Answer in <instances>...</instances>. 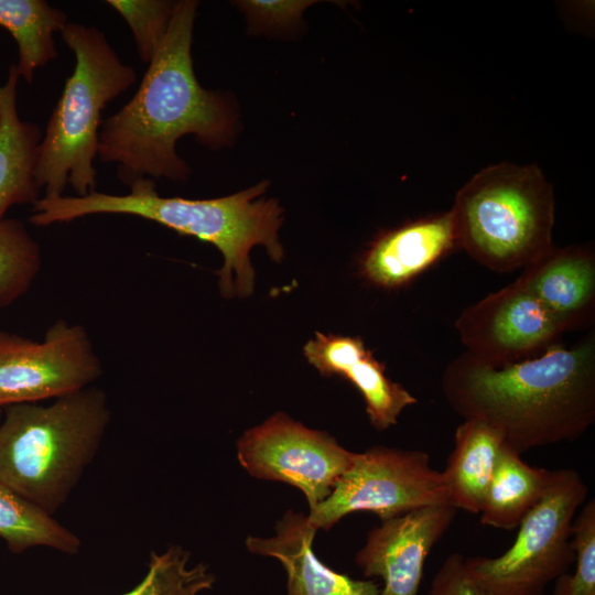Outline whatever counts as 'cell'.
Masks as SVG:
<instances>
[{"mask_svg": "<svg viewBox=\"0 0 595 595\" xmlns=\"http://www.w3.org/2000/svg\"><path fill=\"white\" fill-rule=\"evenodd\" d=\"M575 570L554 582L553 595H595V500L587 501L574 517L571 529Z\"/></svg>", "mask_w": 595, "mask_h": 595, "instance_id": "obj_25", "label": "cell"}, {"mask_svg": "<svg viewBox=\"0 0 595 595\" xmlns=\"http://www.w3.org/2000/svg\"><path fill=\"white\" fill-rule=\"evenodd\" d=\"M565 332L589 326L595 314V256L588 245H555L516 280Z\"/></svg>", "mask_w": 595, "mask_h": 595, "instance_id": "obj_15", "label": "cell"}, {"mask_svg": "<svg viewBox=\"0 0 595 595\" xmlns=\"http://www.w3.org/2000/svg\"><path fill=\"white\" fill-rule=\"evenodd\" d=\"M461 553L450 554L434 575L429 595H476Z\"/></svg>", "mask_w": 595, "mask_h": 595, "instance_id": "obj_27", "label": "cell"}, {"mask_svg": "<svg viewBox=\"0 0 595 595\" xmlns=\"http://www.w3.org/2000/svg\"><path fill=\"white\" fill-rule=\"evenodd\" d=\"M109 422L106 394L93 387L48 405L6 407L0 423V482L52 516L93 461Z\"/></svg>", "mask_w": 595, "mask_h": 595, "instance_id": "obj_4", "label": "cell"}, {"mask_svg": "<svg viewBox=\"0 0 595 595\" xmlns=\"http://www.w3.org/2000/svg\"><path fill=\"white\" fill-rule=\"evenodd\" d=\"M457 248L490 271L523 269L553 246L555 198L536 164H491L456 193L450 209Z\"/></svg>", "mask_w": 595, "mask_h": 595, "instance_id": "obj_6", "label": "cell"}, {"mask_svg": "<svg viewBox=\"0 0 595 595\" xmlns=\"http://www.w3.org/2000/svg\"><path fill=\"white\" fill-rule=\"evenodd\" d=\"M586 496L576 470H551L543 497L518 526L511 547L497 558H465L476 595H543L574 561L571 529Z\"/></svg>", "mask_w": 595, "mask_h": 595, "instance_id": "obj_7", "label": "cell"}, {"mask_svg": "<svg viewBox=\"0 0 595 595\" xmlns=\"http://www.w3.org/2000/svg\"><path fill=\"white\" fill-rule=\"evenodd\" d=\"M1 414H2V410H1V408H0V419H1Z\"/></svg>", "mask_w": 595, "mask_h": 595, "instance_id": "obj_28", "label": "cell"}, {"mask_svg": "<svg viewBox=\"0 0 595 595\" xmlns=\"http://www.w3.org/2000/svg\"><path fill=\"white\" fill-rule=\"evenodd\" d=\"M198 2L176 1L166 35L148 64L139 88L117 112L102 120L98 158L115 163L127 186L142 177L185 181L191 169L175 150L186 134L212 149L229 145L236 112L227 95L203 88L192 60Z\"/></svg>", "mask_w": 595, "mask_h": 595, "instance_id": "obj_1", "label": "cell"}, {"mask_svg": "<svg viewBox=\"0 0 595 595\" xmlns=\"http://www.w3.org/2000/svg\"><path fill=\"white\" fill-rule=\"evenodd\" d=\"M61 36L75 65L40 144L36 180L46 198L62 196L67 185L75 196L96 191L102 110L137 79L99 29L68 22Z\"/></svg>", "mask_w": 595, "mask_h": 595, "instance_id": "obj_5", "label": "cell"}, {"mask_svg": "<svg viewBox=\"0 0 595 595\" xmlns=\"http://www.w3.org/2000/svg\"><path fill=\"white\" fill-rule=\"evenodd\" d=\"M102 374L84 326L55 321L42 340L0 331V408L57 399Z\"/></svg>", "mask_w": 595, "mask_h": 595, "instance_id": "obj_9", "label": "cell"}, {"mask_svg": "<svg viewBox=\"0 0 595 595\" xmlns=\"http://www.w3.org/2000/svg\"><path fill=\"white\" fill-rule=\"evenodd\" d=\"M316 531L307 516L288 510L274 537H248L246 547L251 553L281 562L288 595H380L381 586L376 582L355 580L322 562L312 545Z\"/></svg>", "mask_w": 595, "mask_h": 595, "instance_id": "obj_16", "label": "cell"}, {"mask_svg": "<svg viewBox=\"0 0 595 595\" xmlns=\"http://www.w3.org/2000/svg\"><path fill=\"white\" fill-rule=\"evenodd\" d=\"M550 478L551 470L526 463L505 443L483 500L480 522L502 530L518 528L543 497Z\"/></svg>", "mask_w": 595, "mask_h": 595, "instance_id": "obj_19", "label": "cell"}, {"mask_svg": "<svg viewBox=\"0 0 595 595\" xmlns=\"http://www.w3.org/2000/svg\"><path fill=\"white\" fill-rule=\"evenodd\" d=\"M20 74L17 64L9 67L0 86V219L15 205L34 204L41 187L36 180L43 132L33 122L21 120L17 109Z\"/></svg>", "mask_w": 595, "mask_h": 595, "instance_id": "obj_17", "label": "cell"}, {"mask_svg": "<svg viewBox=\"0 0 595 595\" xmlns=\"http://www.w3.org/2000/svg\"><path fill=\"white\" fill-rule=\"evenodd\" d=\"M457 248L450 210L421 217L379 234L360 258L371 284L400 289Z\"/></svg>", "mask_w": 595, "mask_h": 595, "instance_id": "obj_14", "label": "cell"}, {"mask_svg": "<svg viewBox=\"0 0 595 595\" xmlns=\"http://www.w3.org/2000/svg\"><path fill=\"white\" fill-rule=\"evenodd\" d=\"M354 454L326 432L309 429L283 412L247 430L237 442L239 463L251 476L299 488L310 510L331 494Z\"/></svg>", "mask_w": 595, "mask_h": 595, "instance_id": "obj_10", "label": "cell"}, {"mask_svg": "<svg viewBox=\"0 0 595 595\" xmlns=\"http://www.w3.org/2000/svg\"><path fill=\"white\" fill-rule=\"evenodd\" d=\"M42 268V252L23 221L0 219V309L14 304L31 289Z\"/></svg>", "mask_w": 595, "mask_h": 595, "instance_id": "obj_22", "label": "cell"}, {"mask_svg": "<svg viewBox=\"0 0 595 595\" xmlns=\"http://www.w3.org/2000/svg\"><path fill=\"white\" fill-rule=\"evenodd\" d=\"M0 538L15 553L34 547H47L75 554L80 548L76 534L47 512L14 494L1 482Z\"/></svg>", "mask_w": 595, "mask_h": 595, "instance_id": "obj_21", "label": "cell"}, {"mask_svg": "<svg viewBox=\"0 0 595 595\" xmlns=\"http://www.w3.org/2000/svg\"><path fill=\"white\" fill-rule=\"evenodd\" d=\"M450 504L426 506L383 520L356 554L366 577H380V595H418L428 555L453 522Z\"/></svg>", "mask_w": 595, "mask_h": 595, "instance_id": "obj_12", "label": "cell"}, {"mask_svg": "<svg viewBox=\"0 0 595 595\" xmlns=\"http://www.w3.org/2000/svg\"><path fill=\"white\" fill-rule=\"evenodd\" d=\"M129 25L143 63L159 51L174 13L176 2L166 0H108Z\"/></svg>", "mask_w": 595, "mask_h": 595, "instance_id": "obj_24", "label": "cell"}, {"mask_svg": "<svg viewBox=\"0 0 595 595\" xmlns=\"http://www.w3.org/2000/svg\"><path fill=\"white\" fill-rule=\"evenodd\" d=\"M502 435L493 426L463 420L454 434V448L442 472L448 502L457 510L479 513L500 451Z\"/></svg>", "mask_w": 595, "mask_h": 595, "instance_id": "obj_18", "label": "cell"}, {"mask_svg": "<svg viewBox=\"0 0 595 595\" xmlns=\"http://www.w3.org/2000/svg\"><path fill=\"white\" fill-rule=\"evenodd\" d=\"M454 326L465 351L493 366L537 357L560 344L566 333L516 281L466 306Z\"/></svg>", "mask_w": 595, "mask_h": 595, "instance_id": "obj_11", "label": "cell"}, {"mask_svg": "<svg viewBox=\"0 0 595 595\" xmlns=\"http://www.w3.org/2000/svg\"><path fill=\"white\" fill-rule=\"evenodd\" d=\"M128 186L130 192L123 195L95 191L85 196L41 197L33 204L29 221L46 227L98 214L155 221L180 235L212 244L221 252L224 264L217 271L218 286L228 299L246 298L253 291L255 270L249 259L252 247L263 246L275 262L283 258L279 240L283 208L278 199L262 197L268 181L209 199L161 196L150 177L138 178Z\"/></svg>", "mask_w": 595, "mask_h": 595, "instance_id": "obj_3", "label": "cell"}, {"mask_svg": "<svg viewBox=\"0 0 595 595\" xmlns=\"http://www.w3.org/2000/svg\"><path fill=\"white\" fill-rule=\"evenodd\" d=\"M450 408L496 429L519 454L575 441L595 421V337L493 366L464 351L441 377Z\"/></svg>", "mask_w": 595, "mask_h": 595, "instance_id": "obj_2", "label": "cell"}, {"mask_svg": "<svg viewBox=\"0 0 595 595\" xmlns=\"http://www.w3.org/2000/svg\"><path fill=\"white\" fill-rule=\"evenodd\" d=\"M440 504H450L447 490L428 453L374 446L354 454L349 469L307 518L327 530L354 512H372L383 521Z\"/></svg>", "mask_w": 595, "mask_h": 595, "instance_id": "obj_8", "label": "cell"}, {"mask_svg": "<svg viewBox=\"0 0 595 595\" xmlns=\"http://www.w3.org/2000/svg\"><path fill=\"white\" fill-rule=\"evenodd\" d=\"M303 353L322 376L342 377L357 388L369 422L378 431L397 424L401 412L416 403L414 396L386 375L385 364L374 357L361 337L316 332Z\"/></svg>", "mask_w": 595, "mask_h": 595, "instance_id": "obj_13", "label": "cell"}, {"mask_svg": "<svg viewBox=\"0 0 595 595\" xmlns=\"http://www.w3.org/2000/svg\"><path fill=\"white\" fill-rule=\"evenodd\" d=\"M313 3L305 0H246L237 6L246 13L249 30L257 33L295 26L303 11Z\"/></svg>", "mask_w": 595, "mask_h": 595, "instance_id": "obj_26", "label": "cell"}, {"mask_svg": "<svg viewBox=\"0 0 595 595\" xmlns=\"http://www.w3.org/2000/svg\"><path fill=\"white\" fill-rule=\"evenodd\" d=\"M67 23V14L44 0H0V26L18 44L20 78L31 84L35 69L57 58L54 33Z\"/></svg>", "mask_w": 595, "mask_h": 595, "instance_id": "obj_20", "label": "cell"}, {"mask_svg": "<svg viewBox=\"0 0 595 595\" xmlns=\"http://www.w3.org/2000/svg\"><path fill=\"white\" fill-rule=\"evenodd\" d=\"M188 559L190 553L178 545L162 553L152 552L145 576L123 595H198L212 588L215 576L208 566H188Z\"/></svg>", "mask_w": 595, "mask_h": 595, "instance_id": "obj_23", "label": "cell"}]
</instances>
